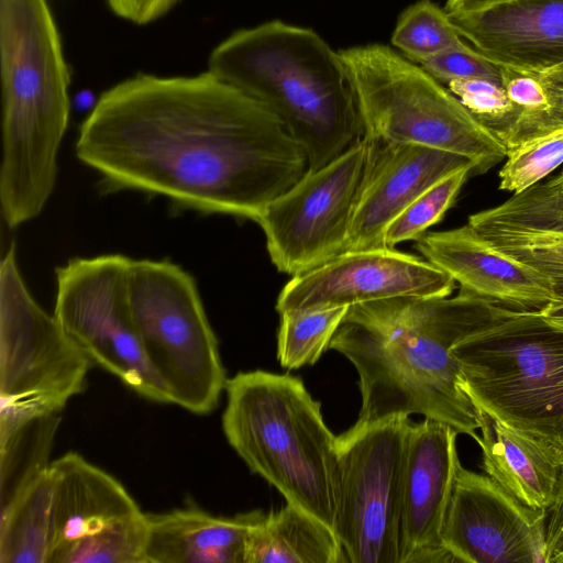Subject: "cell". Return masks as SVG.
Returning a JSON list of instances; mask_svg holds the SVG:
<instances>
[{
  "label": "cell",
  "mask_w": 563,
  "mask_h": 563,
  "mask_svg": "<svg viewBox=\"0 0 563 563\" xmlns=\"http://www.w3.org/2000/svg\"><path fill=\"white\" fill-rule=\"evenodd\" d=\"M75 153L99 175L102 194L137 191L175 210L254 222L309 170L283 121L209 70L139 74L108 89L81 123Z\"/></svg>",
  "instance_id": "obj_1"
},
{
  "label": "cell",
  "mask_w": 563,
  "mask_h": 563,
  "mask_svg": "<svg viewBox=\"0 0 563 563\" xmlns=\"http://www.w3.org/2000/svg\"><path fill=\"white\" fill-rule=\"evenodd\" d=\"M507 309L460 289L454 297H397L349 310L329 347L358 374L354 426L421 415L477 439L478 411L462 390L452 347Z\"/></svg>",
  "instance_id": "obj_2"
},
{
  "label": "cell",
  "mask_w": 563,
  "mask_h": 563,
  "mask_svg": "<svg viewBox=\"0 0 563 563\" xmlns=\"http://www.w3.org/2000/svg\"><path fill=\"white\" fill-rule=\"evenodd\" d=\"M0 207L13 229L49 200L69 119L70 76L46 0H0Z\"/></svg>",
  "instance_id": "obj_3"
},
{
  "label": "cell",
  "mask_w": 563,
  "mask_h": 563,
  "mask_svg": "<svg viewBox=\"0 0 563 563\" xmlns=\"http://www.w3.org/2000/svg\"><path fill=\"white\" fill-rule=\"evenodd\" d=\"M208 67L283 121L305 150L309 170L364 136L341 53L311 29L275 20L240 30L211 52Z\"/></svg>",
  "instance_id": "obj_4"
},
{
  "label": "cell",
  "mask_w": 563,
  "mask_h": 563,
  "mask_svg": "<svg viewBox=\"0 0 563 563\" xmlns=\"http://www.w3.org/2000/svg\"><path fill=\"white\" fill-rule=\"evenodd\" d=\"M224 435L247 467L334 530L336 437L301 379L265 371L227 379Z\"/></svg>",
  "instance_id": "obj_5"
},
{
  "label": "cell",
  "mask_w": 563,
  "mask_h": 563,
  "mask_svg": "<svg viewBox=\"0 0 563 563\" xmlns=\"http://www.w3.org/2000/svg\"><path fill=\"white\" fill-rule=\"evenodd\" d=\"M476 408L563 452V332L507 309L452 347Z\"/></svg>",
  "instance_id": "obj_6"
},
{
  "label": "cell",
  "mask_w": 563,
  "mask_h": 563,
  "mask_svg": "<svg viewBox=\"0 0 563 563\" xmlns=\"http://www.w3.org/2000/svg\"><path fill=\"white\" fill-rule=\"evenodd\" d=\"M340 53L364 135L464 156L474 166L472 176L488 172L507 157L505 144L420 65L379 44Z\"/></svg>",
  "instance_id": "obj_7"
},
{
  "label": "cell",
  "mask_w": 563,
  "mask_h": 563,
  "mask_svg": "<svg viewBox=\"0 0 563 563\" xmlns=\"http://www.w3.org/2000/svg\"><path fill=\"white\" fill-rule=\"evenodd\" d=\"M129 296L142 349L170 404L212 411L227 378L195 278L170 260L132 258Z\"/></svg>",
  "instance_id": "obj_8"
},
{
  "label": "cell",
  "mask_w": 563,
  "mask_h": 563,
  "mask_svg": "<svg viewBox=\"0 0 563 563\" xmlns=\"http://www.w3.org/2000/svg\"><path fill=\"white\" fill-rule=\"evenodd\" d=\"M91 364L32 297L12 243L0 266V441L57 415L84 390Z\"/></svg>",
  "instance_id": "obj_9"
},
{
  "label": "cell",
  "mask_w": 563,
  "mask_h": 563,
  "mask_svg": "<svg viewBox=\"0 0 563 563\" xmlns=\"http://www.w3.org/2000/svg\"><path fill=\"white\" fill-rule=\"evenodd\" d=\"M409 417L352 426L336 437L334 532L350 563H400Z\"/></svg>",
  "instance_id": "obj_10"
},
{
  "label": "cell",
  "mask_w": 563,
  "mask_h": 563,
  "mask_svg": "<svg viewBox=\"0 0 563 563\" xmlns=\"http://www.w3.org/2000/svg\"><path fill=\"white\" fill-rule=\"evenodd\" d=\"M131 260L121 254L74 257L57 267L53 314L92 363L140 396L170 404L144 354L133 321Z\"/></svg>",
  "instance_id": "obj_11"
},
{
  "label": "cell",
  "mask_w": 563,
  "mask_h": 563,
  "mask_svg": "<svg viewBox=\"0 0 563 563\" xmlns=\"http://www.w3.org/2000/svg\"><path fill=\"white\" fill-rule=\"evenodd\" d=\"M377 142L364 135L267 205L256 223L277 271L295 276L344 252L356 196Z\"/></svg>",
  "instance_id": "obj_12"
},
{
  "label": "cell",
  "mask_w": 563,
  "mask_h": 563,
  "mask_svg": "<svg viewBox=\"0 0 563 563\" xmlns=\"http://www.w3.org/2000/svg\"><path fill=\"white\" fill-rule=\"evenodd\" d=\"M455 282L424 257L395 247L345 251L292 276L279 292L278 313L308 311L397 297L451 296Z\"/></svg>",
  "instance_id": "obj_13"
},
{
  "label": "cell",
  "mask_w": 563,
  "mask_h": 563,
  "mask_svg": "<svg viewBox=\"0 0 563 563\" xmlns=\"http://www.w3.org/2000/svg\"><path fill=\"white\" fill-rule=\"evenodd\" d=\"M548 510L525 505L488 475L459 466L442 541L455 562L545 563Z\"/></svg>",
  "instance_id": "obj_14"
},
{
  "label": "cell",
  "mask_w": 563,
  "mask_h": 563,
  "mask_svg": "<svg viewBox=\"0 0 563 563\" xmlns=\"http://www.w3.org/2000/svg\"><path fill=\"white\" fill-rule=\"evenodd\" d=\"M451 426L424 418L411 423L404 471L400 563L455 562L442 530L459 466Z\"/></svg>",
  "instance_id": "obj_15"
},
{
  "label": "cell",
  "mask_w": 563,
  "mask_h": 563,
  "mask_svg": "<svg viewBox=\"0 0 563 563\" xmlns=\"http://www.w3.org/2000/svg\"><path fill=\"white\" fill-rule=\"evenodd\" d=\"M465 166L474 167L457 154L378 141L356 196L344 252L385 247L389 224L422 192Z\"/></svg>",
  "instance_id": "obj_16"
},
{
  "label": "cell",
  "mask_w": 563,
  "mask_h": 563,
  "mask_svg": "<svg viewBox=\"0 0 563 563\" xmlns=\"http://www.w3.org/2000/svg\"><path fill=\"white\" fill-rule=\"evenodd\" d=\"M416 249L460 289L514 311H540L556 297L549 278L501 251L468 223L427 232Z\"/></svg>",
  "instance_id": "obj_17"
},
{
  "label": "cell",
  "mask_w": 563,
  "mask_h": 563,
  "mask_svg": "<svg viewBox=\"0 0 563 563\" xmlns=\"http://www.w3.org/2000/svg\"><path fill=\"white\" fill-rule=\"evenodd\" d=\"M449 15L461 36L499 66L563 65V0H507Z\"/></svg>",
  "instance_id": "obj_18"
},
{
  "label": "cell",
  "mask_w": 563,
  "mask_h": 563,
  "mask_svg": "<svg viewBox=\"0 0 563 563\" xmlns=\"http://www.w3.org/2000/svg\"><path fill=\"white\" fill-rule=\"evenodd\" d=\"M48 472L53 484L49 563L76 541L142 512L118 479L78 453L56 459Z\"/></svg>",
  "instance_id": "obj_19"
},
{
  "label": "cell",
  "mask_w": 563,
  "mask_h": 563,
  "mask_svg": "<svg viewBox=\"0 0 563 563\" xmlns=\"http://www.w3.org/2000/svg\"><path fill=\"white\" fill-rule=\"evenodd\" d=\"M486 475L527 506L549 510L552 506L563 452L477 408Z\"/></svg>",
  "instance_id": "obj_20"
},
{
  "label": "cell",
  "mask_w": 563,
  "mask_h": 563,
  "mask_svg": "<svg viewBox=\"0 0 563 563\" xmlns=\"http://www.w3.org/2000/svg\"><path fill=\"white\" fill-rule=\"evenodd\" d=\"M255 516L220 517L195 507L146 514L147 563H244Z\"/></svg>",
  "instance_id": "obj_21"
},
{
  "label": "cell",
  "mask_w": 563,
  "mask_h": 563,
  "mask_svg": "<svg viewBox=\"0 0 563 563\" xmlns=\"http://www.w3.org/2000/svg\"><path fill=\"white\" fill-rule=\"evenodd\" d=\"M332 528L286 503L278 511L256 510L250 527L244 563H346Z\"/></svg>",
  "instance_id": "obj_22"
},
{
  "label": "cell",
  "mask_w": 563,
  "mask_h": 563,
  "mask_svg": "<svg viewBox=\"0 0 563 563\" xmlns=\"http://www.w3.org/2000/svg\"><path fill=\"white\" fill-rule=\"evenodd\" d=\"M53 484L48 467L1 506L0 563H49Z\"/></svg>",
  "instance_id": "obj_23"
},
{
  "label": "cell",
  "mask_w": 563,
  "mask_h": 563,
  "mask_svg": "<svg viewBox=\"0 0 563 563\" xmlns=\"http://www.w3.org/2000/svg\"><path fill=\"white\" fill-rule=\"evenodd\" d=\"M503 84L518 118L507 152L522 143L563 129V65L543 69L500 66Z\"/></svg>",
  "instance_id": "obj_24"
},
{
  "label": "cell",
  "mask_w": 563,
  "mask_h": 563,
  "mask_svg": "<svg viewBox=\"0 0 563 563\" xmlns=\"http://www.w3.org/2000/svg\"><path fill=\"white\" fill-rule=\"evenodd\" d=\"M476 231L505 230L563 234V170L496 207L470 216Z\"/></svg>",
  "instance_id": "obj_25"
},
{
  "label": "cell",
  "mask_w": 563,
  "mask_h": 563,
  "mask_svg": "<svg viewBox=\"0 0 563 563\" xmlns=\"http://www.w3.org/2000/svg\"><path fill=\"white\" fill-rule=\"evenodd\" d=\"M59 417L35 419L0 441L1 506L45 471Z\"/></svg>",
  "instance_id": "obj_26"
},
{
  "label": "cell",
  "mask_w": 563,
  "mask_h": 563,
  "mask_svg": "<svg viewBox=\"0 0 563 563\" xmlns=\"http://www.w3.org/2000/svg\"><path fill=\"white\" fill-rule=\"evenodd\" d=\"M349 307L280 313L277 358L286 369L313 365L328 350Z\"/></svg>",
  "instance_id": "obj_27"
},
{
  "label": "cell",
  "mask_w": 563,
  "mask_h": 563,
  "mask_svg": "<svg viewBox=\"0 0 563 563\" xmlns=\"http://www.w3.org/2000/svg\"><path fill=\"white\" fill-rule=\"evenodd\" d=\"M391 44L407 59L421 60L466 43L449 13L431 0H420L399 16Z\"/></svg>",
  "instance_id": "obj_28"
},
{
  "label": "cell",
  "mask_w": 563,
  "mask_h": 563,
  "mask_svg": "<svg viewBox=\"0 0 563 563\" xmlns=\"http://www.w3.org/2000/svg\"><path fill=\"white\" fill-rule=\"evenodd\" d=\"M147 517L141 512L76 541L54 563H147Z\"/></svg>",
  "instance_id": "obj_29"
},
{
  "label": "cell",
  "mask_w": 563,
  "mask_h": 563,
  "mask_svg": "<svg viewBox=\"0 0 563 563\" xmlns=\"http://www.w3.org/2000/svg\"><path fill=\"white\" fill-rule=\"evenodd\" d=\"M472 172V166L460 168L422 192L389 224L385 245L395 247L422 238L452 207Z\"/></svg>",
  "instance_id": "obj_30"
},
{
  "label": "cell",
  "mask_w": 563,
  "mask_h": 563,
  "mask_svg": "<svg viewBox=\"0 0 563 563\" xmlns=\"http://www.w3.org/2000/svg\"><path fill=\"white\" fill-rule=\"evenodd\" d=\"M563 163V129L508 151L499 172V189L514 194L536 185Z\"/></svg>",
  "instance_id": "obj_31"
},
{
  "label": "cell",
  "mask_w": 563,
  "mask_h": 563,
  "mask_svg": "<svg viewBox=\"0 0 563 563\" xmlns=\"http://www.w3.org/2000/svg\"><path fill=\"white\" fill-rule=\"evenodd\" d=\"M445 87L479 123L497 136L506 146L515 128L518 111L503 80H454Z\"/></svg>",
  "instance_id": "obj_32"
},
{
  "label": "cell",
  "mask_w": 563,
  "mask_h": 563,
  "mask_svg": "<svg viewBox=\"0 0 563 563\" xmlns=\"http://www.w3.org/2000/svg\"><path fill=\"white\" fill-rule=\"evenodd\" d=\"M477 232L501 251L549 278L556 297H563V234L505 230Z\"/></svg>",
  "instance_id": "obj_33"
},
{
  "label": "cell",
  "mask_w": 563,
  "mask_h": 563,
  "mask_svg": "<svg viewBox=\"0 0 563 563\" xmlns=\"http://www.w3.org/2000/svg\"><path fill=\"white\" fill-rule=\"evenodd\" d=\"M418 65L444 86L464 79L503 80L500 66L467 44L426 58Z\"/></svg>",
  "instance_id": "obj_34"
},
{
  "label": "cell",
  "mask_w": 563,
  "mask_h": 563,
  "mask_svg": "<svg viewBox=\"0 0 563 563\" xmlns=\"http://www.w3.org/2000/svg\"><path fill=\"white\" fill-rule=\"evenodd\" d=\"M545 563H563V465L554 501L548 510Z\"/></svg>",
  "instance_id": "obj_35"
},
{
  "label": "cell",
  "mask_w": 563,
  "mask_h": 563,
  "mask_svg": "<svg viewBox=\"0 0 563 563\" xmlns=\"http://www.w3.org/2000/svg\"><path fill=\"white\" fill-rule=\"evenodd\" d=\"M164 0H108L112 11L133 23L146 24L164 15Z\"/></svg>",
  "instance_id": "obj_36"
},
{
  "label": "cell",
  "mask_w": 563,
  "mask_h": 563,
  "mask_svg": "<svg viewBox=\"0 0 563 563\" xmlns=\"http://www.w3.org/2000/svg\"><path fill=\"white\" fill-rule=\"evenodd\" d=\"M507 0H448L444 10L449 14L474 12Z\"/></svg>",
  "instance_id": "obj_37"
},
{
  "label": "cell",
  "mask_w": 563,
  "mask_h": 563,
  "mask_svg": "<svg viewBox=\"0 0 563 563\" xmlns=\"http://www.w3.org/2000/svg\"><path fill=\"white\" fill-rule=\"evenodd\" d=\"M539 313L547 323L563 332V297L552 300Z\"/></svg>",
  "instance_id": "obj_38"
},
{
  "label": "cell",
  "mask_w": 563,
  "mask_h": 563,
  "mask_svg": "<svg viewBox=\"0 0 563 563\" xmlns=\"http://www.w3.org/2000/svg\"><path fill=\"white\" fill-rule=\"evenodd\" d=\"M178 0H164L163 1V11L166 13L169 9H172Z\"/></svg>",
  "instance_id": "obj_39"
}]
</instances>
